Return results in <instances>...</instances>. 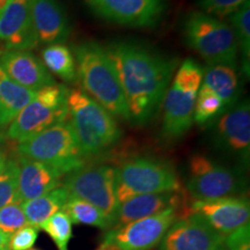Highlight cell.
Listing matches in <instances>:
<instances>
[{"label": "cell", "mask_w": 250, "mask_h": 250, "mask_svg": "<svg viewBox=\"0 0 250 250\" xmlns=\"http://www.w3.org/2000/svg\"><path fill=\"white\" fill-rule=\"evenodd\" d=\"M105 51L116 68L131 122L146 125L162 105L176 62L131 41L111 43Z\"/></svg>", "instance_id": "1"}, {"label": "cell", "mask_w": 250, "mask_h": 250, "mask_svg": "<svg viewBox=\"0 0 250 250\" xmlns=\"http://www.w3.org/2000/svg\"><path fill=\"white\" fill-rule=\"evenodd\" d=\"M77 76L83 93L102 105L114 117L131 122L126 100L122 90L116 68L105 49L93 41L74 45Z\"/></svg>", "instance_id": "2"}, {"label": "cell", "mask_w": 250, "mask_h": 250, "mask_svg": "<svg viewBox=\"0 0 250 250\" xmlns=\"http://www.w3.org/2000/svg\"><path fill=\"white\" fill-rule=\"evenodd\" d=\"M67 118L85 159L107 152L122 138L115 117L80 89H68Z\"/></svg>", "instance_id": "3"}, {"label": "cell", "mask_w": 250, "mask_h": 250, "mask_svg": "<svg viewBox=\"0 0 250 250\" xmlns=\"http://www.w3.org/2000/svg\"><path fill=\"white\" fill-rule=\"evenodd\" d=\"M116 195L122 204L134 196L182 190L176 169L170 162L151 156H134L115 168Z\"/></svg>", "instance_id": "4"}, {"label": "cell", "mask_w": 250, "mask_h": 250, "mask_svg": "<svg viewBox=\"0 0 250 250\" xmlns=\"http://www.w3.org/2000/svg\"><path fill=\"white\" fill-rule=\"evenodd\" d=\"M184 37L208 65L237 66L239 45L234 30L220 19L191 12L184 21Z\"/></svg>", "instance_id": "5"}, {"label": "cell", "mask_w": 250, "mask_h": 250, "mask_svg": "<svg viewBox=\"0 0 250 250\" xmlns=\"http://www.w3.org/2000/svg\"><path fill=\"white\" fill-rule=\"evenodd\" d=\"M18 152L24 158L51 166L62 176L85 166V158L67 120L19 143Z\"/></svg>", "instance_id": "6"}, {"label": "cell", "mask_w": 250, "mask_h": 250, "mask_svg": "<svg viewBox=\"0 0 250 250\" xmlns=\"http://www.w3.org/2000/svg\"><path fill=\"white\" fill-rule=\"evenodd\" d=\"M247 189L245 174L204 154H193L188 164L186 190L192 201L241 197Z\"/></svg>", "instance_id": "7"}, {"label": "cell", "mask_w": 250, "mask_h": 250, "mask_svg": "<svg viewBox=\"0 0 250 250\" xmlns=\"http://www.w3.org/2000/svg\"><path fill=\"white\" fill-rule=\"evenodd\" d=\"M67 87L50 85L36 92L7 129L8 138L18 143L36 136L67 120Z\"/></svg>", "instance_id": "8"}, {"label": "cell", "mask_w": 250, "mask_h": 250, "mask_svg": "<svg viewBox=\"0 0 250 250\" xmlns=\"http://www.w3.org/2000/svg\"><path fill=\"white\" fill-rule=\"evenodd\" d=\"M64 187L70 196L90 203L108 219L111 228L120 208L115 168L108 165L83 166L66 175Z\"/></svg>", "instance_id": "9"}, {"label": "cell", "mask_w": 250, "mask_h": 250, "mask_svg": "<svg viewBox=\"0 0 250 250\" xmlns=\"http://www.w3.org/2000/svg\"><path fill=\"white\" fill-rule=\"evenodd\" d=\"M181 208H170L161 213L139 219L124 226L109 229L103 239L102 248L112 250H152L175 221L190 215Z\"/></svg>", "instance_id": "10"}, {"label": "cell", "mask_w": 250, "mask_h": 250, "mask_svg": "<svg viewBox=\"0 0 250 250\" xmlns=\"http://www.w3.org/2000/svg\"><path fill=\"white\" fill-rule=\"evenodd\" d=\"M213 145L225 154L233 156L243 166L250 158V104L249 100L239 101L227 109L212 124Z\"/></svg>", "instance_id": "11"}, {"label": "cell", "mask_w": 250, "mask_h": 250, "mask_svg": "<svg viewBox=\"0 0 250 250\" xmlns=\"http://www.w3.org/2000/svg\"><path fill=\"white\" fill-rule=\"evenodd\" d=\"M96 17L132 28H152L164 18L167 0H85Z\"/></svg>", "instance_id": "12"}, {"label": "cell", "mask_w": 250, "mask_h": 250, "mask_svg": "<svg viewBox=\"0 0 250 250\" xmlns=\"http://www.w3.org/2000/svg\"><path fill=\"white\" fill-rule=\"evenodd\" d=\"M224 242L225 236L202 215L191 213L171 225L159 243V250H214Z\"/></svg>", "instance_id": "13"}, {"label": "cell", "mask_w": 250, "mask_h": 250, "mask_svg": "<svg viewBox=\"0 0 250 250\" xmlns=\"http://www.w3.org/2000/svg\"><path fill=\"white\" fill-rule=\"evenodd\" d=\"M192 199L188 195L187 190L179 191H167L147 195L134 196L120 204L117 210L115 224L110 229L124 226V225L139 220V219L151 217L161 213L170 208H181L189 213L191 212Z\"/></svg>", "instance_id": "14"}, {"label": "cell", "mask_w": 250, "mask_h": 250, "mask_svg": "<svg viewBox=\"0 0 250 250\" xmlns=\"http://www.w3.org/2000/svg\"><path fill=\"white\" fill-rule=\"evenodd\" d=\"M191 212L202 215L220 235L227 236L249 224L250 204L245 196L192 201Z\"/></svg>", "instance_id": "15"}, {"label": "cell", "mask_w": 250, "mask_h": 250, "mask_svg": "<svg viewBox=\"0 0 250 250\" xmlns=\"http://www.w3.org/2000/svg\"><path fill=\"white\" fill-rule=\"evenodd\" d=\"M33 0H9L0 17V40L7 50H28L39 44L31 17Z\"/></svg>", "instance_id": "16"}, {"label": "cell", "mask_w": 250, "mask_h": 250, "mask_svg": "<svg viewBox=\"0 0 250 250\" xmlns=\"http://www.w3.org/2000/svg\"><path fill=\"white\" fill-rule=\"evenodd\" d=\"M198 90L184 88L173 83L167 89L162 108V137L176 140L183 137L193 123V111Z\"/></svg>", "instance_id": "17"}, {"label": "cell", "mask_w": 250, "mask_h": 250, "mask_svg": "<svg viewBox=\"0 0 250 250\" xmlns=\"http://www.w3.org/2000/svg\"><path fill=\"white\" fill-rule=\"evenodd\" d=\"M0 67L12 81L31 92L56 83L44 64L29 51L7 50L0 56Z\"/></svg>", "instance_id": "18"}, {"label": "cell", "mask_w": 250, "mask_h": 250, "mask_svg": "<svg viewBox=\"0 0 250 250\" xmlns=\"http://www.w3.org/2000/svg\"><path fill=\"white\" fill-rule=\"evenodd\" d=\"M31 17L39 43H62L70 36V20L59 0H33Z\"/></svg>", "instance_id": "19"}, {"label": "cell", "mask_w": 250, "mask_h": 250, "mask_svg": "<svg viewBox=\"0 0 250 250\" xmlns=\"http://www.w3.org/2000/svg\"><path fill=\"white\" fill-rule=\"evenodd\" d=\"M18 202L24 203L61 187L62 175L43 162L19 155Z\"/></svg>", "instance_id": "20"}, {"label": "cell", "mask_w": 250, "mask_h": 250, "mask_svg": "<svg viewBox=\"0 0 250 250\" xmlns=\"http://www.w3.org/2000/svg\"><path fill=\"white\" fill-rule=\"evenodd\" d=\"M203 85L223 100L225 111L240 101V80L235 68L227 65H208L203 73Z\"/></svg>", "instance_id": "21"}, {"label": "cell", "mask_w": 250, "mask_h": 250, "mask_svg": "<svg viewBox=\"0 0 250 250\" xmlns=\"http://www.w3.org/2000/svg\"><path fill=\"white\" fill-rule=\"evenodd\" d=\"M35 94L12 81L0 67V131L11 125Z\"/></svg>", "instance_id": "22"}, {"label": "cell", "mask_w": 250, "mask_h": 250, "mask_svg": "<svg viewBox=\"0 0 250 250\" xmlns=\"http://www.w3.org/2000/svg\"><path fill=\"white\" fill-rule=\"evenodd\" d=\"M70 193L65 187H58L45 195L31 201L21 203L30 226L40 228L50 217L62 211L66 204Z\"/></svg>", "instance_id": "23"}, {"label": "cell", "mask_w": 250, "mask_h": 250, "mask_svg": "<svg viewBox=\"0 0 250 250\" xmlns=\"http://www.w3.org/2000/svg\"><path fill=\"white\" fill-rule=\"evenodd\" d=\"M43 64L49 72L56 74L65 83L77 80V62L73 52L62 43H54L43 50Z\"/></svg>", "instance_id": "24"}, {"label": "cell", "mask_w": 250, "mask_h": 250, "mask_svg": "<svg viewBox=\"0 0 250 250\" xmlns=\"http://www.w3.org/2000/svg\"><path fill=\"white\" fill-rule=\"evenodd\" d=\"M62 210L68 214L72 224L99 227L104 230H109L111 228V225L108 221V219L103 215L98 208H95L88 202L77 198V197H68L66 204H65Z\"/></svg>", "instance_id": "25"}, {"label": "cell", "mask_w": 250, "mask_h": 250, "mask_svg": "<svg viewBox=\"0 0 250 250\" xmlns=\"http://www.w3.org/2000/svg\"><path fill=\"white\" fill-rule=\"evenodd\" d=\"M232 29L235 34L239 50H241L242 70L249 79L250 70V1L245 2L230 15Z\"/></svg>", "instance_id": "26"}, {"label": "cell", "mask_w": 250, "mask_h": 250, "mask_svg": "<svg viewBox=\"0 0 250 250\" xmlns=\"http://www.w3.org/2000/svg\"><path fill=\"white\" fill-rule=\"evenodd\" d=\"M224 111L223 100L219 98L213 90L202 83L197 94L193 122H196L198 125L213 123Z\"/></svg>", "instance_id": "27"}, {"label": "cell", "mask_w": 250, "mask_h": 250, "mask_svg": "<svg viewBox=\"0 0 250 250\" xmlns=\"http://www.w3.org/2000/svg\"><path fill=\"white\" fill-rule=\"evenodd\" d=\"M72 225L73 224L68 214L62 210L50 217L40 228L48 233L58 250H67L68 243L72 239Z\"/></svg>", "instance_id": "28"}, {"label": "cell", "mask_w": 250, "mask_h": 250, "mask_svg": "<svg viewBox=\"0 0 250 250\" xmlns=\"http://www.w3.org/2000/svg\"><path fill=\"white\" fill-rule=\"evenodd\" d=\"M18 161L8 159L5 169L0 174V210L18 202Z\"/></svg>", "instance_id": "29"}, {"label": "cell", "mask_w": 250, "mask_h": 250, "mask_svg": "<svg viewBox=\"0 0 250 250\" xmlns=\"http://www.w3.org/2000/svg\"><path fill=\"white\" fill-rule=\"evenodd\" d=\"M21 203H12L0 210V230L11 236L24 226H28Z\"/></svg>", "instance_id": "30"}, {"label": "cell", "mask_w": 250, "mask_h": 250, "mask_svg": "<svg viewBox=\"0 0 250 250\" xmlns=\"http://www.w3.org/2000/svg\"><path fill=\"white\" fill-rule=\"evenodd\" d=\"M248 0H198L203 13L220 19L232 15Z\"/></svg>", "instance_id": "31"}, {"label": "cell", "mask_w": 250, "mask_h": 250, "mask_svg": "<svg viewBox=\"0 0 250 250\" xmlns=\"http://www.w3.org/2000/svg\"><path fill=\"white\" fill-rule=\"evenodd\" d=\"M39 237V228L24 226L9 237V250H30Z\"/></svg>", "instance_id": "32"}, {"label": "cell", "mask_w": 250, "mask_h": 250, "mask_svg": "<svg viewBox=\"0 0 250 250\" xmlns=\"http://www.w3.org/2000/svg\"><path fill=\"white\" fill-rule=\"evenodd\" d=\"M227 250H250V224H247L225 236Z\"/></svg>", "instance_id": "33"}, {"label": "cell", "mask_w": 250, "mask_h": 250, "mask_svg": "<svg viewBox=\"0 0 250 250\" xmlns=\"http://www.w3.org/2000/svg\"><path fill=\"white\" fill-rule=\"evenodd\" d=\"M9 237L11 236L6 235L5 233H2L1 230H0V250H9Z\"/></svg>", "instance_id": "34"}, {"label": "cell", "mask_w": 250, "mask_h": 250, "mask_svg": "<svg viewBox=\"0 0 250 250\" xmlns=\"http://www.w3.org/2000/svg\"><path fill=\"white\" fill-rule=\"evenodd\" d=\"M7 156H6L5 153L0 152V174H1V171L5 169L6 167V164H7Z\"/></svg>", "instance_id": "35"}, {"label": "cell", "mask_w": 250, "mask_h": 250, "mask_svg": "<svg viewBox=\"0 0 250 250\" xmlns=\"http://www.w3.org/2000/svg\"><path fill=\"white\" fill-rule=\"evenodd\" d=\"M9 2V0H0V17H1L2 12H4V9L6 8V6Z\"/></svg>", "instance_id": "36"}, {"label": "cell", "mask_w": 250, "mask_h": 250, "mask_svg": "<svg viewBox=\"0 0 250 250\" xmlns=\"http://www.w3.org/2000/svg\"><path fill=\"white\" fill-rule=\"evenodd\" d=\"M214 250H227L226 247H225V243H223V245H220L219 247H217Z\"/></svg>", "instance_id": "37"}, {"label": "cell", "mask_w": 250, "mask_h": 250, "mask_svg": "<svg viewBox=\"0 0 250 250\" xmlns=\"http://www.w3.org/2000/svg\"><path fill=\"white\" fill-rule=\"evenodd\" d=\"M2 144H4V136H2L1 131H0V148H1Z\"/></svg>", "instance_id": "38"}, {"label": "cell", "mask_w": 250, "mask_h": 250, "mask_svg": "<svg viewBox=\"0 0 250 250\" xmlns=\"http://www.w3.org/2000/svg\"><path fill=\"white\" fill-rule=\"evenodd\" d=\"M101 250H112V249H108V248H102Z\"/></svg>", "instance_id": "39"}, {"label": "cell", "mask_w": 250, "mask_h": 250, "mask_svg": "<svg viewBox=\"0 0 250 250\" xmlns=\"http://www.w3.org/2000/svg\"><path fill=\"white\" fill-rule=\"evenodd\" d=\"M30 250H40V249H30Z\"/></svg>", "instance_id": "40"}]
</instances>
